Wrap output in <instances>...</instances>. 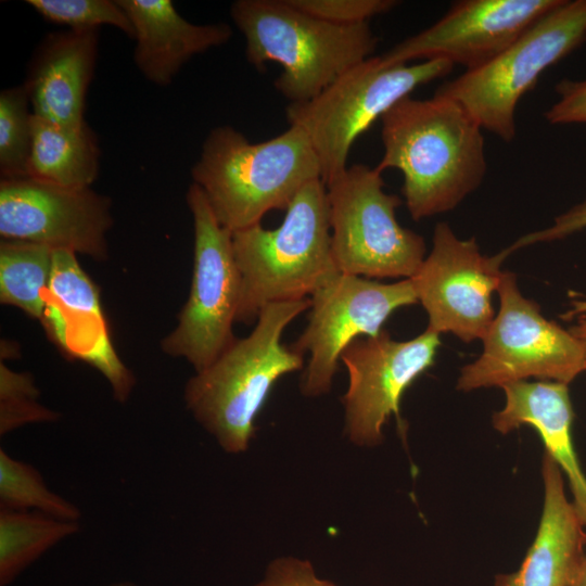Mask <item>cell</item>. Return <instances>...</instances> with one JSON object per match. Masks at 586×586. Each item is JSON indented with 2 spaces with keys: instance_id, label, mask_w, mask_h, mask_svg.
Wrapping results in <instances>:
<instances>
[{
  "instance_id": "obj_13",
  "label": "cell",
  "mask_w": 586,
  "mask_h": 586,
  "mask_svg": "<svg viewBox=\"0 0 586 586\" xmlns=\"http://www.w3.org/2000/svg\"><path fill=\"white\" fill-rule=\"evenodd\" d=\"M440 345V334L428 329L407 341H396L383 329L343 351L348 373L342 396L344 433L351 443L371 447L383 441L384 424L391 416L400 420L404 392L434 364Z\"/></svg>"
},
{
  "instance_id": "obj_25",
  "label": "cell",
  "mask_w": 586,
  "mask_h": 586,
  "mask_svg": "<svg viewBox=\"0 0 586 586\" xmlns=\"http://www.w3.org/2000/svg\"><path fill=\"white\" fill-rule=\"evenodd\" d=\"M24 84L0 93L1 180L28 178L33 142V112Z\"/></svg>"
},
{
  "instance_id": "obj_18",
  "label": "cell",
  "mask_w": 586,
  "mask_h": 586,
  "mask_svg": "<svg viewBox=\"0 0 586 586\" xmlns=\"http://www.w3.org/2000/svg\"><path fill=\"white\" fill-rule=\"evenodd\" d=\"M99 29L48 34L36 49L24 85L33 114L46 120L79 126L92 80Z\"/></svg>"
},
{
  "instance_id": "obj_33",
  "label": "cell",
  "mask_w": 586,
  "mask_h": 586,
  "mask_svg": "<svg viewBox=\"0 0 586 586\" xmlns=\"http://www.w3.org/2000/svg\"><path fill=\"white\" fill-rule=\"evenodd\" d=\"M569 331L581 342L584 348L585 358H586V323L578 322L577 324L571 327Z\"/></svg>"
},
{
  "instance_id": "obj_12",
  "label": "cell",
  "mask_w": 586,
  "mask_h": 586,
  "mask_svg": "<svg viewBox=\"0 0 586 586\" xmlns=\"http://www.w3.org/2000/svg\"><path fill=\"white\" fill-rule=\"evenodd\" d=\"M432 250L410 278L429 318L428 330L482 340L494 320L492 295L500 285L508 249L485 256L474 238L459 239L446 222L433 231Z\"/></svg>"
},
{
  "instance_id": "obj_24",
  "label": "cell",
  "mask_w": 586,
  "mask_h": 586,
  "mask_svg": "<svg viewBox=\"0 0 586 586\" xmlns=\"http://www.w3.org/2000/svg\"><path fill=\"white\" fill-rule=\"evenodd\" d=\"M0 506L8 510L37 511L53 518L76 521L80 510L53 493L39 471L27 462L0 450Z\"/></svg>"
},
{
  "instance_id": "obj_3",
  "label": "cell",
  "mask_w": 586,
  "mask_h": 586,
  "mask_svg": "<svg viewBox=\"0 0 586 586\" xmlns=\"http://www.w3.org/2000/svg\"><path fill=\"white\" fill-rule=\"evenodd\" d=\"M191 176L219 224L234 232L262 224L273 209L285 211L304 186L321 179V169L297 126L262 142H251L232 126H217Z\"/></svg>"
},
{
  "instance_id": "obj_23",
  "label": "cell",
  "mask_w": 586,
  "mask_h": 586,
  "mask_svg": "<svg viewBox=\"0 0 586 586\" xmlns=\"http://www.w3.org/2000/svg\"><path fill=\"white\" fill-rule=\"evenodd\" d=\"M53 252L41 244L1 239L0 302L15 306L41 322Z\"/></svg>"
},
{
  "instance_id": "obj_11",
  "label": "cell",
  "mask_w": 586,
  "mask_h": 586,
  "mask_svg": "<svg viewBox=\"0 0 586 586\" xmlns=\"http://www.w3.org/2000/svg\"><path fill=\"white\" fill-rule=\"evenodd\" d=\"M308 321L291 347L309 354L300 384L309 398L330 392L343 351L374 336L397 309L418 303L411 279L394 283L337 273L309 297Z\"/></svg>"
},
{
  "instance_id": "obj_4",
  "label": "cell",
  "mask_w": 586,
  "mask_h": 586,
  "mask_svg": "<svg viewBox=\"0 0 586 586\" xmlns=\"http://www.w3.org/2000/svg\"><path fill=\"white\" fill-rule=\"evenodd\" d=\"M241 289L237 322H256L272 303L309 298L335 277L326 184L304 186L275 229L262 224L232 232Z\"/></svg>"
},
{
  "instance_id": "obj_28",
  "label": "cell",
  "mask_w": 586,
  "mask_h": 586,
  "mask_svg": "<svg viewBox=\"0 0 586 586\" xmlns=\"http://www.w3.org/2000/svg\"><path fill=\"white\" fill-rule=\"evenodd\" d=\"M305 13L340 26H353L384 14L397 5L395 0H289Z\"/></svg>"
},
{
  "instance_id": "obj_19",
  "label": "cell",
  "mask_w": 586,
  "mask_h": 586,
  "mask_svg": "<svg viewBox=\"0 0 586 586\" xmlns=\"http://www.w3.org/2000/svg\"><path fill=\"white\" fill-rule=\"evenodd\" d=\"M133 28V61L152 84H171L194 55L225 44L232 37L227 23L193 24L170 0H117Z\"/></svg>"
},
{
  "instance_id": "obj_5",
  "label": "cell",
  "mask_w": 586,
  "mask_h": 586,
  "mask_svg": "<svg viewBox=\"0 0 586 586\" xmlns=\"http://www.w3.org/2000/svg\"><path fill=\"white\" fill-rule=\"evenodd\" d=\"M230 15L256 68L267 62L282 71L275 88L290 103L320 94L346 71L373 56L379 38L369 23L340 26L292 5L289 0H237Z\"/></svg>"
},
{
  "instance_id": "obj_17",
  "label": "cell",
  "mask_w": 586,
  "mask_h": 586,
  "mask_svg": "<svg viewBox=\"0 0 586 586\" xmlns=\"http://www.w3.org/2000/svg\"><path fill=\"white\" fill-rule=\"evenodd\" d=\"M544 505L534 542L520 568L494 586H577L586 573V531L564 489L562 471L545 451Z\"/></svg>"
},
{
  "instance_id": "obj_32",
  "label": "cell",
  "mask_w": 586,
  "mask_h": 586,
  "mask_svg": "<svg viewBox=\"0 0 586 586\" xmlns=\"http://www.w3.org/2000/svg\"><path fill=\"white\" fill-rule=\"evenodd\" d=\"M564 317L565 319L577 318L578 322L586 323V300H573L572 307Z\"/></svg>"
},
{
  "instance_id": "obj_14",
  "label": "cell",
  "mask_w": 586,
  "mask_h": 586,
  "mask_svg": "<svg viewBox=\"0 0 586 586\" xmlns=\"http://www.w3.org/2000/svg\"><path fill=\"white\" fill-rule=\"evenodd\" d=\"M111 199L89 188H66L30 178L0 181V235L95 260L109 258Z\"/></svg>"
},
{
  "instance_id": "obj_31",
  "label": "cell",
  "mask_w": 586,
  "mask_h": 586,
  "mask_svg": "<svg viewBox=\"0 0 586 586\" xmlns=\"http://www.w3.org/2000/svg\"><path fill=\"white\" fill-rule=\"evenodd\" d=\"M584 228H586V200L557 216L552 226L520 238L509 249L513 252L533 243L559 240Z\"/></svg>"
},
{
  "instance_id": "obj_10",
  "label": "cell",
  "mask_w": 586,
  "mask_h": 586,
  "mask_svg": "<svg viewBox=\"0 0 586 586\" xmlns=\"http://www.w3.org/2000/svg\"><path fill=\"white\" fill-rule=\"evenodd\" d=\"M497 292L499 310L482 339V354L461 369L458 390L502 387L530 378L569 384L586 370L581 342L522 295L514 273L502 271Z\"/></svg>"
},
{
  "instance_id": "obj_16",
  "label": "cell",
  "mask_w": 586,
  "mask_h": 586,
  "mask_svg": "<svg viewBox=\"0 0 586 586\" xmlns=\"http://www.w3.org/2000/svg\"><path fill=\"white\" fill-rule=\"evenodd\" d=\"M41 323L66 356L80 359L103 374L117 402L128 399L136 384L135 375L112 345L97 285L72 252H53Z\"/></svg>"
},
{
  "instance_id": "obj_27",
  "label": "cell",
  "mask_w": 586,
  "mask_h": 586,
  "mask_svg": "<svg viewBox=\"0 0 586 586\" xmlns=\"http://www.w3.org/2000/svg\"><path fill=\"white\" fill-rule=\"evenodd\" d=\"M39 390L28 372H16L0 364V434L29 423L51 422L59 413L38 403Z\"/></svg>"
},
{
  "instance_id": "obj_30",
  "label": "cell",
  "mask_w": 586,
  "mask_h": 586,
  "mask_svg": "<svg viewBox=\"0 0 586 586\" xmlns=\"http://www.w3.org/2000/svg\"><path fill=\"white\" fill-rule=\"evenodd\" d=\"M558 101L545 113L553 125L586 124V79H562L556 85Z\"/></svg>"
},
{
  "instance_id": "obj_7",
  "label": "cell",
  "mask_w": 586,
  "mask_h": 586,
  "mask_svg": "<svg viewBox=\"0 0 586 586\" xmlns=\"http://www.w3.org/2000/svg\"><path fill=\"white\" fill-rule=\"evenodd\" d=\"M585 40L586 0H562L495 59L442 84L435 94L455 101L482 129L511 142L521 98Z\"/></svg>"
},
{
  "instance_id": "obj_9",
  "label": "cell",
  "mask_w": 586,
  "mask_h": 586,
  "mask_svg": "<svg viewBox=\"0 0 586 586\" xmlns=\"http://www.w3.org/2000/svg\"><path fill=\"white\" fill-rule=\"evenodd\" d=\"M193 219V270L188 298L176 327L162 340V351L187 360L200 372L237 339L233 323L241 280L232 232L215 217L203 191L192 183L186 195Z\"/></svg>"
},
{
  "instance_id": "obj_21",
  "label": "cell",
  "mask_w": 586,
  "mask_h": 586,
  "mask_svg": "<svg viewBox=\"0 0 586 586\" xmlns=\"http://www.w3.org/2000/svg\"><path fill=\"white\" fill-rule=\"evenodd\" d=\"M101 150L92 128L55 124L33 114L28 178L66 188H89L98 177Z\"/></svg>"
},
{
  "instance_id": "obj_1",
  "label": "cell",
  "mask_w": 586,
  "mask_h": 586,
  "mask_svg": "<svg viewBox=\"0 0 586 586\" xmlns=\"http://www.w3.org/2000/svg\"><path fill=\"white\" fill-rule=\"evenodd\" d=\"M383 155L375 166L403 174L415 220L451 211L482 183L487 163L482 128L455 101L410 95L381 118Z\"/></svg>"
},
{
  "instance_id": "obj_2",
  "label": "cell",
  "mask_w": 586,
  "mask_h": 586,
  "mask_svg": "<svg viewBox=\"0 0 586 586\" xmlns=\"http://www.w3.org/2000/svg\"><path fill=\"white\" fill-rule=\"evenodd\" d=\"M309 298L263 308L251 333L234 342L184 386L194 419L229 454L244 453L255 419L276 382L304 366V356L282 343L286 327L309 308Z\"/></svg>"
},
{
  "instance_id": "obj_35",
  "label": "cell",
  "mask_w": 586,
  "mask_h": 586,
  "mask_svg": "<svg viewBox=\"0 0 586 586\" xmlns=\"http://www.w3.org/2000/svg\"><path fill=\"white\" fill-rule=\"evenodd\" d=\"M577 586H586V573H585L583 579L581 581V583Z\"/></svg>"
},
{
  "instance_id": "obj_22",
  "label": "cell",
  "mask_w": 586,
  "mask_h": 586,
  "mask_svg": "<svg viewBox=\"0 0 586 586\" xmlns=\"http://www.w3.org/2000/svg\"><path fill=\"white\" fill-rule=\"evenodd\" d=\"M79 524L28 510H0V585L7 586Z\"/></svg>"
},
{
  "instance_id": "obj_34",
  "label": "cell",
  "mask_w": 586,
  "mask_h": 586,
  "mask_svg": "<svg viewBox=\"0 0 586 586\" xmlns=\"http://www.w3.org/2000/svg\"><path fill=\"white\" fill-rule=\"evenodd\" d=\"M110 586H136V585L130 582H119V583L112 584Z\"/></svg>"
},
{
  "instance_id": "obj_15",
  "label": "cell",
  "mask_w": 586,
  "mask_h": 586,
  "mask_svg": "<svg viewBox=\"0 0 586 586\" xmlns=\"http://www.w3.org/2000/svg\"><path fill=\"white\" fill-rule=\"evenodd\" d=\"M562 0H461L432 26L381 55L387 64L442 59L466 71L500 54Z\"/></svg>"
},
{
  "instance_id": "obj_6",
  "label": "cell",
  "mask_w": 586,
  "mask_h": 586,
  "mask_svg": "<svg viewBox=\"0 0 586 586\" xmlns=\"http://www.w3.org/2000/svg\"><path fill=\"white\" fill-rule=\"evenodd\" d=\"M453 67L442 59L387 64L381 55H373L346 71L310 101L289 103L286 119L307 135L326 184L346 169L354 142L378 118L419 86L448 75Z\"/></svg>"
},
{
  "instance_id": "obj_8",
  "label": "cell",
  "mask_w": 586,
  "mask_h": 586,
  "mask_svg": "<svg viewBox=\"0 0 586 586\" xmlns=\"http://www.w3.org/2000/svg\"><path fill=\"white\" fill-rule=\"evenodd\" d=\"M331 251L341 273L368 279L411 278L425 258V241L396 219L402 199L384 191L382 173L347 166L326 183Z\"/></svg>"
},
{
  "instance_id": "obj_29",
  "label": "cell",
  "mask_w": 586,
  "mask_h": 586,
  "mask_svg": "<svg viewBox=\"0 0 586 586\" xmlns=\"http://www.w3.org/2000/svg\"><path fill=\"white\" fill-rule=\"evenodd\" d=\"M254 586H336L317 577L310 561L280 557L267 566L264 578Z\"/></svg>"
},
{
  "instance_id": "obj_20",
  "label": "cell",
  "mask_w": 586,
  "mask_h": 586,
  "mask_svg": "<svg viewBox=\"0 0 586 586\" xmlns=\"http://www.w3.org/2000/svg\"><path fill=\"white\" fill-rule=\"evenodd\" d=\"M504 408L493 415L496 431L507 434L522 425L534 428L546 453L566 476L573 506L586 527V476L578 463L573 438V407L568 384L551 381H520L501 387Z\"/></svg>"
},
{
  "instance_id": "obj_26",
  "label": "cell",
  "mask_w": 586,
  "mask_h": 586,
  "mask_svg": "<svg viewBox=\"0 0 586 586\" xmlns=\"http://www.w3.org/2000/svg\"><path fill=\"white\" fill-rule=\"evenodd\" d=\"M46 21L68 26V29L90 30L110 25L133 38L130 18L117 0H27Z\"/></svg>"
}]
</instances>
